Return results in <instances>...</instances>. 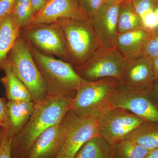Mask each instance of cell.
<instances>
[{
    "label": "cell",
    "instance_id": "1",
    "mask_svg": "<svg viewBox=\"0 0 158 158\" xmlns=\"http://www.w3.org/2000/svg\"><path fill=\"white\" fill-rule=\"evenodd\" d=\"M72 99L48 95L42 101L36 104L27 123L12 137V158H27L30 148L37 137L48 128L62 121L69 110Z\"/></svg>",
    "mask_w": 158,
    "mask_h": 158
},
{
    "label": "cell",
    "instance_id": "2",
    "mask_svg": "<svg viewBox=\"0 0 158 158\" xmlns=\"http://www.w3.org/2000/svg\"><path fill=\"white\" fill-rule=\"evenodd\" d=\"M120 85L114 78L85 80L71 101L69 110L80 117L98 119L113 108V98Z\"/></svg>",
    "mask_w": 158,
    "mask_h": 158
},
{
    "label": "cell",
    "instance_id": "3",
    "mask_svg": "<svg viewBox=\"0 0 158 158\" xmlns=\"http://www.w3.org/2000/svg\"><path fill=\"white\" fill-rule=\"evenodd\" d=\"M29 46L46 85L48 95L73 98L77 89L85 80L79 76L69 62L44 55Z\"/></svg>",
    "mask_w": 158,
    "mask_h": 158
},
{
    "label": "cell",
    "instance_id": "4",
    "mask_svg": "<svg viewBox=\"0 0 158 158\" xmlns=\"http://www.w3.org/2000/svg\"><path fill=\"white\" fill-rule=\"evenodd\" d=\"M56 22L63 32L69 63L73 68L81 65L102 47L88 18L60 19Z\"/></svg>",
    "mask_w": 158,
    "mask_h": 158
},
{
    "label": "cell",
    "instance_id": "5",
    "mask_svg": "<svg viewBox=\"0 0 158 158\" xmlns=\"http://www.w3.org/2000/svg\"><path fill=\"white\" fill-rule=\"evenodd\" d=\"M6 60L16 76L28 89L35 104L39 103L48 96L46 85L34 62L30 46L21 35Z\"/></svg>",
    "mask_w": 158,
    "mask_h": 158
},
{
    "label": "cell",
    "instance_id": "6",
    "mask_svg": "<svg viewBox=\"0 0 158 158\" xmlns=\"http://www.w3.org/2000/svg\"><path fill=\"white\" fill-rule=\"evenodd\" d=\"M126 61L115 47H102L81 65L74 69L85 81L114 78L120 81Z\"/></svg>",
    "mask_w": 158,
    "mask_h": 158
},
{
    "label": "cell",
    "instance_id": "7",
    "mask_svg": "<svg viewBox=\"0 0 158 158\" xmlns=\"http://www.w3.org/2000/svg\"><path fill=\"white\" fill-rule=\"evenodd\" d=\"M20 35L41 53L69 63L64 34L56 22L31 25L21 29Z\"/></svg>",
    "mask_w": 158,
    "mask_h": 158
},
{
    "label": "cell",
    "instance_id": "8",
    "mask_svg": "<svg viewBox=\"0 0 158 158\" xmlns=\"http://www.w3.org/2000/svg\"><path fill=\"white\" fill-rule=\"evenodd\" d=\"M62 121L66 128V136L63 147L56 158H74L87 141L99 136L97 118H83L69 110Z\"/></svg>",
    "mask_w": 158,
    "mask_h": 158
},
{
    "label": "cell",
    "instance_id": "9",
    "mask_svg": "<svg viewBox=\"0 0 158 158\" xmlns=\"http://www.w3.org/2000/svg\"><path fill=\"white\" fill-rule=\"evenodd\" d=\"M99 136L111 145L124 139L146 120L127 110L113 108L98 118Z\"/></svg>",
    "mask_w": 158,
    "mask_h": 158
},
{
    "label": "cell",
    "instance_id": "10",
    "mask_svg": "<svg viewBox=\"0 0 158 158\" xmlns=\"http://www.w3.org/2000/svg\"><path fill=\"white\" fill-rule=\"evenodd\" d=\"M148 92L132 90L120 85L115 94L113 108L129 111L146 121L158 123V104Z\"/></svg>",
    "mask_w": 158,
    "mask_h": 158
},
{
    "label": "cell",
    "instance_id": "11",
    "mask_svg": "<svg viewBox=\"0 0 158 158\" xmlns=\"http://www.w3.org/2000/svg\"><path fill=\"white\" fill-rule=\"evenodd\" d=\"M120 82L125 88L148 92L155 83L152 59L143 54L127 60Z\"/></svg>",
    "mask_w": 158,
    "mask_h": 158
},
{
    "label": "cell",
    "instance_id": "12",
    "mask_svg": "<svg viewBox=\"0 0 158 158\" xmlns=\"http://www.w3.org/2000/svg\"><path fill=\"white\" fill-rule=\"evenodd\" d=\"M65 136L66 128L63 122L52 126L34 141L27 158H56L63 147Z\"/></svg>",
    "mask_w": 158,
    "mask_h": 158
},
{
    "label": "cell",
    "instance_id": "13",
    "mask_svg": "<svg viewBox=\"0 0 158 158\" xmlns=\"http://www.w3.org/2000/svg\"><path fill=\"white\" fill-rule=\"evenodd\" d=\"M119 4H103L90 20L103 47L115 46Z\"/></svg>",
    "mask_w": 158,
    "mask_h": 158
},
{
    "label": "cell",
    "instance_id": "14",
    "mask_svg": "<svg viewBox=\"0 0 158 158\" xmlns=\"http://www.w3.org/2000/svg\"><path fill=\"white\" fill-rule=\"evenodd\" d=\"M86 18L88 17L77 0H48L42 9L35 15L32 25L50 23L65 19Z\"/></svg>",
    "mask_w": 158,
    "mask_h": 158
},
{
    "label": "cell",
    "instance_id": "15",
    "mask_svg": "<svg viewBox=\"0 0 158 158\" xmlns=\"http://www.w3.org/2000/svg\"><path fill=\"white\" fill-rule=\"evenodd\" d=\"M36 104L32 101H9L7 103V118L2 126L3 129L15 136L27 123Z\"/></svg>",
    "mask_w": 158,
    "mask_h": 158
},
{
    "label": "cell",
    "instance_id": "16",
    "mask_svg": "<svg viewBox=\"0 0 158 158\" xmlns=\"http://www.w3.org/2000/svg\"><path fill=\"white\" fill-rule=\"evenodd\" d=\"M150 34L141 28L118 34L115 47L126 60L135 59L144 54Z\"/></svg>",
    "mask_w": 158,
    "mask_h": 158
},
{
    "label": "cell",
    "instance_id": "17",
    "mask_svg": "<svg viewBox=\"0 0 158 158\" xmlns=\"http://www.w3.org/2000/svg\"><path fill=\"white\" fill-rule=\"evenodd\" d=\"M2 69L5 76L1 79L5 89L6 96L9 101H31L28 89L14 73L11 65L6 60Z\"/></svg>",
    "mask_w": 158,
    "mask_h": 158
},
{
    "label": "cell",
    "instance_id": "18",
    "mask_svg": "<svg viewBox=\"0 0 158 158\" xmlns=\"http://www.w3.org/2000/svg\"><path fill=\"white\" fill-rule=\"evenodd\" d=\"M21 30L11 14L0 21V70L20 36Z\"/></svg>",
    "mask_w": 158,
    "mask_h": 158
},
{
    "label": "cell",
    "instance_id": "19",
    "mask_svg": "<svg viewBox=\"0 0 158 158\" xmlns=\"http://www.w3.org/2000/svg\"><path fill=\"white\" fill-rule=\"evenodd\" d=\"M124 139L131 140L151 150L158 148V123L146 121L136 128Z\"/></svg>",
    "mask_w": 158,
    "mask_h": 158
},
{
    "label": "cell",
    "instance_id": "20",
    "mask_svg": "<svg viewBox=\"0 0 158 158\" xmlns=\"http://www.w3.org/2000/svg\"><path fill=\"white\" fill-rule=\"evenodd\" d=\"M143 28L141 18L131 0H125L119 4L117 20V34L136 29Z\"/></svg>",
    "mask_w": 158,
    "mask_h": 158
},
{
    "label": "cell",
    "instance_id": "21",
    "mask_svg": "<svg viewBox=\"0 0 158 158\" xmlns=\"http://www.w3.org/2000/svg\"><path fill=\"white\" fill-rule=\"evenodd\" d=\"M74 158H113V148L103 138L96 136L87 141Z\"/></svg>",
    "mask_w": 158,
    "mask_h": 158
},
{
    "label": "cell",
    "instance_id": "22",
    "mask_svg": "<svg viewBox=\"0 0 158 158\" xmlns=\"http://www.w3.org/2000/svg\"><path fill=\"white\" fill-rule=\"evenodd\" d=\"M112 146L113 158H145L150 151L127 139H122Z\"/></svg>",
    "mask_w": 158,
    "mask_h": 158
},
{
    "label": "cell",
    "instance_id": "23",
    "mask_svg": "<svg viewBox=\"0 0 158 158\" xmlns=\"http://www.w3.org/2000/svg\"><path fill=\"white\" fill-rule=\"evenodd\" d=\"M36 14L30 0H16L11 13L21 29L31 25Z\"/></svg>",
    "mask_w": 158,
    "mask_h": 158
},
{
    "label": "cell",
    "instance_id": "24",
    "mask_svg": "<svg viewBox=\"0 0 158 158\" xmlns=\"http://www.w3.org/2000/svg\"><path fill=\"white\" fill-rule=\"evenodd\" d=\"M81 9L89 19H91L104 4V0H77Z\"/></svg>",
    "mask_w": 158,
    "mask_h": 158
},
{
    "label": "cell",
    "instance_id": "25",
    "mask_svg": "<svg viewBox=\"0 0 158 158\" xmlns=\"http://www.w3.org/2000/svg\"><path fill=\"white\" fill-rule=\"evenodd\" d=\"M134 9L140 17L144 13L154 10L158 0H131Z\"/></svg>",
    "mask_w": 158,
    "mask_h": 158
},
{
    "label": "cell",
    "instance_id": "26",
    "mask_svg": "<svg viewBox=\"0 0 158 158\" xmlns=\"http://www.w3.org/2000/svg\"><path fill=\"white\" fill-rule=\"evenodd\" d=\"M144 54L151 59L158 56V31L150 34Z\"/></svg>",
    "mask_w": 158,
    "mask_h": 158
},
{
    "label": "cell",
    "instance_id": "27",
    "mask_svg": "<svg viewBox=\"0 0 158 158\" xmlns=\"http://www.w3.org/2000/svg\"><path fill=\"white\" fill-rule=\"evenodd\" d=\"M4 135L2 144L0 150V158H12L11 143L12 136L3 129Z\"/></svg>",
    "mask_w": 158,
    "mask_h": 158
},
{
    "label": "cell",
    "instance_id": "28",
    "mask_svg": "<svg viewBox=\"0 0 158 158\" xmlns=\"http://www.w3.org/2000/svg\"><path fill=\"white\" fill-rule=\"evenodd\" d=\"M16 0H0V21L10 15Z\"/></svg>",
    "mask_w": 158,
    "mask_h": 158
},
{
    "label": "cell",
    "instance_id": "29",
    "mask_svg": "<svg viewBox=\"0 0 158 158\" xmlns=\"http://www.w3.org/2000/svg\"><path fill=\"white\" fill-rule=\"evenodd\" d=\"M7 103L5 98H0V126H2L7 118Z\"/></svg>",
    "mask_w": 158,
    "mask_h": 158
},
{
    "label": "cell",
    "instance_id": "30",
    "mask_svg": "<svg viewBox=\"0 0 158 158\" xmlns=\"http://www.w3.org/2000/svg\"><path fill=\"white\" fill-rule=\"evenodd\" d=\"M36 13L39 12L45 5L48 0H30Z\"/></svg>",
    "mask_w": 158,
    "mask_h": 158
},
{
    "label": "cell",
    "instance_id": "31",
    "mask_svg": "<svg viewBox=\"0 0 158 158\" xmlns=\"http://www.w3.org/2000/svg\"><path fill=\"white\" fill-rule=\"evenodd\" d=\"M153 69L154 74V84L158 83V56L152 59Z\"/></svg>",
    "mask_w": 158,
    "mask_h": 158
},
{
    "label": "cell",
    "instance_id": "32",
    "mask_svg": "<svg viewBox=\"0 0 158 158\" xmlns=\"http://www.w3.org/2000/svg\"><path fill=\"white\" fill-rule=\"evenodd\" d=\"M149 92L158 101V83L154 84Z\"/></svg>",
    "mask_w": 158,
    "mask_h": 158
},
{
    "label": "cell",
    "instance_id": "33",
    "mask_svg": "<svg viewBox=\"0 0 158 158\" xmlns=\"http://www.w3.org/2000/svg\"><path fill=\"white\" fill-rule=\"evenodd\" d=\"M145 158H158V148L150 151Z\"/></svg>",
    "mask_w": 158,
    "mask_h": 158
},
{
    "label": "cell",
    "instance_id": "34",
    "mask_svg": "<svg viewBox=\"0 0 158 158\" xmlns=\"http://www.w3.org/2000/svg\"><path fill=\"white\" fill-rule=\"evenodd\" d=\"M125 0H104V4H116L120 3Z\"/></svg>",
    "mask_w": 158,
    "mask_h": 158
},
{
    "label": "cell",
    "instance_id": "35",
    "mask_svg": "<svg viewBox=\"0 0 158 158\" xmlns=\"http://www.w3.org/2000/svg\"><path fill=\"white\" fill-rule=\"evenodd\" d=\"M3 135H4V131H3V128L2 126H0V150L2 144Z\"/></svg>",
    "mask_w": 158,
    "mask_h": 158
},
{
    "label": "cell",
    "instance_id": "36",
    "mask_svg": "<svg viewBox=\"0 0 158 158\" xmlns=\"http://www.w3.org/2000/svg\"><path fill=\"white\" fill-rule=\"evenodd\" d=\"M154 11L156 16L157 19V26L156 31H156H158V4H157V6H156Z\"/></svg>",
    "mask_w": 158,
    "mask_h": 158
}]
</instances>
